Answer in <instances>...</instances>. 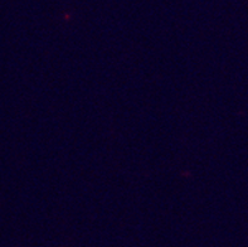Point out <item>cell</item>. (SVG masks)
Segmentation results:
<instances>
[]
</instances>
